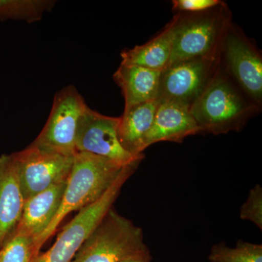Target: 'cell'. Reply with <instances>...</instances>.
Listing matches in <instances>:
<instances>
[{"label": "cell", "instance_id": "1", "mask_svg": "<svg viewBox=\"0 0 262 262\" xmlns=\"http://www.w3.org/2000/svg\"><path fill=\"white\" fill-rule=\"evenodd\" d=\"M127 165L90 153H76L61 206L51 225L34 244L33 258L39 254L65 217L97 201Z\"/></svg>", "mask_w": 262, "mask_h": 262}, {"label": "cell", "instance_id": "2", "mask_svg": "<svg viewBox=\"0 0 262 262\" xmlns=\"http://www.w3.org/2000/svg\"><path fill=\"white\" fill-rule=\"evenodd\" d=\"M134 258H151L143 230L113 207L72 262H121Z\"/></svg>", "mask_w": 262, "mask_h": 262}, {"label": "cell", "instance_id": "3", "mask_svg": "<svg viewBox=\"0 0 262 262\" xmlns=\"http://www.w3.org/2000/svg\"><path fill=\"white\" fill-rule=\"evenodd\" d=\"M189 110L200 133L218 135L241 130L253 106L245 101L225 76L216 72Z\"/></svg>", "mask_w": 262, "mask_h": 262}, {"label": "cell", "instance_id": "4", "mask_svg": "<svg viewBox=\"0 0 262 262\" xmlns=\"http://www.w3.org/2000/svg\"><path fill=\"white\" fill-rule=\"evenodd\" d=\"M141 161L126 165L115 182L97 201L80 210L63 227L54 244L30 262H72L85 239L113 207L122 186L139 167Z\"/></svg>", "mask_w": 262, "mask_h": 262}, {"label": "cell", "instance_id": "5", "mask_svg": "<svg viewBox=\"0 0 262 262\" xmlns=\"http://www.w3.org/2000/svg\"><path fill=\"white\" fill-rule=\"evenodd\" d=\"M225 4L188 18L181 15L174 30L168 66L198 58L218 57L229 27Z\"/></svg>", "mask_w": 262, "mask_h": 262}, {"label": "cell", "instance_id": "6", "mask_svg": "<svg viewBox=\"0 0 262 262\" xmlns=\"http://www.w3.org/2000/svg\"><path fill=\"white\" fill-rule=\"evenodd\" d=\"M88 108L75 86L68 85L55 95L47 122L32 145L67 155H75L76 133Z\"/></svg>", "mask_w": 262, "mask_h": 262}, {"label": "cell", "instance_id": "7", "mask_svg": "<svg viewBox=\"0 0 262 262\" xmlns=\"http://www.w3.org/2000/svg\"><path fill=\"white\" fill-rule=\"evenodd\" d=\"M24 200L68 179L74 156L32 144L13 153Z\"/></svg>", "mask_w": 262, "mask_h": 262}, {"label": "cell", "instance_id": "8", "mask_svg": "<svg viewBox=\"0 0 262 262\" xmlns=\"http://www.w3.org/2000/svg\"><path fill=\"white\" fill-rule=\"evenodd\" d=\"M218 57L198 58L169 66L162 71L160 101L190 108L217 72Z\"/></svg>", "mask_w": 262, "mask_h": 262}, {"label": "cell", "instance_id": "9", "mask_svg": "<svg viewBox=\"0 0 262 262\" xmlns=\"http://www.w3.org/2000/svg\"><path fill=\"white\" fill-rule=\"evenodd\" d=\"M120 117L103 115L88 106L82 114L75 138L77 152H87L127 165L141 161L144 155L134 156L124 149L118 139Z\"/></svg>", "mask_w": 262, "mask_h": 262}, {"label": "cell", "instance_id": "10", "mask_svg": "<svg viewBox=\"0 0 262 262\" xmlns=\"http://www.w3.org/2000/svg\"><path fill=\"white\" fill-rule=\"evenodd\" d=\"M227 67L234 79L255 102L262 98V60L242 34L229 27L222 42Z\"/></svg>", "mask_w": 262, "mask_h": 262}, {"label": "cell", "instance_id": "11", "mask_svg": "<svg viewBox=\"0 0 262 262\" xmlns=\"http://www.w3.org/2000/svg\"><path fill=\"white\" fill-rule=\"evenodd\" d=\"M24 200L13 155L0 156V248L14 232Z\"/></svg>", "mask_w": 262, "mask_h": 262}, {"label": "cell", "instance_id": "12", "mask_svg": "<svg viewBox=\"0 0 262 262\" xmlns=\"http://www.w3.org/2000/svg\"><path fill=\"white\" fill-rule=\"evenodd\" d=\"M196 134H200V129L189 108L160 101L154 122L143 142V151L160 141L182 143L187 136Z\"/></svg>", "mask_w": 262, "mask_h": 262}, {"label": "cell", "instance_id": "13", "mask_svg": "<svg viewBox=\"0 0 262 262\" xmlns=\"http://www.w3.org/2000/svg\"><path fill=\"white\" fill-rule=\"evenodd\" d=\"M67 181L25 200L21 217L14 232L32 237L34 245L59 209Z\"/></svg>", "mask_w": 262, "mask_h": 262}, {"label": "cell", "instance_id": "14", "mask_svg": "<svg viewBox=\"0 0 262 262\" xmlns=\"http://www.w3.org/2000/svg\"><path fill=\"white\" fill-rule=\"evenodd\" d=\"M161 74L162 71L121 63L113 78L123 95L124 110L158 99Z\"/></svg>", "mask_w": 262, "mask_h": 262}, {"label": "cell", "instance_id": "15", "mask_svg": "<svg viewBox=\"0 0 262 262\" xmlns=\"http://www.w3.org/2000/svg\"><path fill=\"white\" fill-rule=\"evenodd\" d=\"M160 104L158 99L124 110L119 122L118 139L124 149L134 156L143 154V142L151 129Z\"/></svg>", "mask_w": 262, "mask_h": 262}, {"label": "cell", "instance_id": "16", "mask_svg": "<svg viewBox=\"0 0 262 262\" xmlns=\"http://www.w3.org/2000/svg\"><path fill=\"white\" fill-rule=\"evenodd\" d=\"M181 14L176 15L165 29L142 46L124 50L122 64L139 66L149 70L163 71L168 67L171 55L174 30Z\"/></svg>", "mask_w": 262, "mask_h": 262}, {"label": "cell", "instance_id": "17", "mask_svg": "<svg viewBox=\"0 0 262 262\" xmlns=\"http://www.w3.org/2000/svg\"><path fill=\"white\" fill-rule=\"evenodd\" d=\"M55 3L48 0H0V19L37 21L54 7Z\"/></svg>", "mask_w": 262, "mask_h": 262}, {"label": "cell", "instance_id": "18", "mask_svg": "<svg viewBox=\"0 0 262 262\" xmlns=\"http://www.w3.org/2000/svg\"><path fill=\"white\" fill-rule=\"evenodd\" d=\"M210 262H262V245L237 241L230 248L225 242L213 245L208 256Z\"/></svg>", "mask_w": 262, "mask_h": 262}, {"label": "cell", "instance_id": "19", "mask_svg": "<svg viewBox=\"0 0 262 262\" xmlns=\"http://www.w3.org/2000/svg\"><path fill=\"white\" fill-rule=\"evenodd\" d=\"M33 246L32 237L14 232L0 248V262H30L34 257Z\"/></svg>", "mask_w": 262, "mask_h": 262}, {"label": "cell", "instance_id": "20", "mask_svg": "<svg viewBox=\"0 0 262 262\" xmlns=\"http://www.w3.org/2000/svg\"><path fill=\"white\" fill-rule=\"evenodd\" d=\"M239 217L257 226L262 230V188L256 184L248 194L247 200L241 206Z\"/></svg>", "mask_w": 262, "mask_h": 262}, {"label": "cell", "instance_id": "21", "mask_svg": "<svg viewBox=\"0 0 262 262\" xmlns=\"http://www.w3.org/2000/svg\"><path fill=\"white\" fill-rule=\"evenodd\" d=\"M220 0H174L173 9L178 11L202 13L222 5Z\"/></svg>", "mask_w": 262, "mask_h": 262}, {"label": "cell", "instance_id": "22", "mask_svg": "<svg viewBox=\"0 0 262 262\" xmlns=\"http://www.w3.org/2000/svg\"><path fill=\"white\" fill-rule=\"evenodd\" d=\"M151 259H148V258H129V259L125 260L121 262H150Z\"/></svg>", "mask_w": 262, "mask_h": 262}]
</instances>
